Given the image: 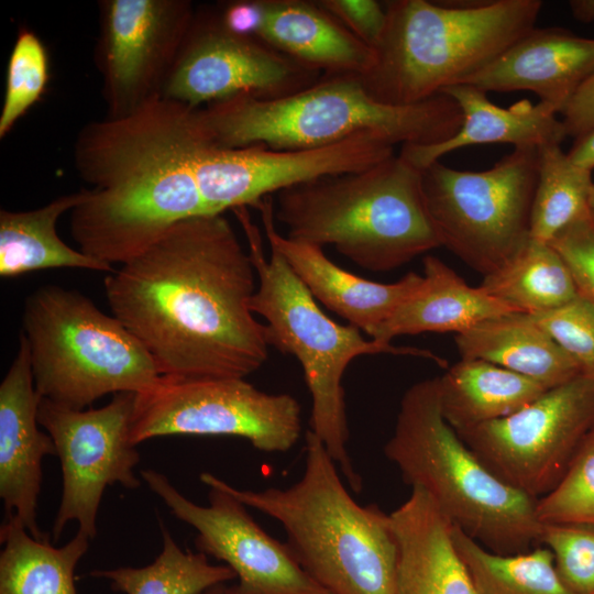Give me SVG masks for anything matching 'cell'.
Listing matches in <instances>:
<instances>
[{
	"label": "cell",
	"mask_w": 594,
	"mask_h": 594,
	"mask_svg": "<svg viewBox=\"0 0 594 594\" xmlns=\"http://www.w3.org/2000/svg\"><path fill=\"white\" fill-rule=\"evenodd\" d=\"M480 286L513 310L529 315L559 308L579 296L561 255L550 243L532 238L501 267L483 276Z\"/></svg>",
	"instance_id": "obj_29"
},
{
	"label": "cell",
	"mask_w": 594,
	"mask_h": 594,
	"mask_svg": "<svg viewBox=\"0 0 594 594\" xmlns=\"http://www.w3.org/2000/svg\"><path fill=\"white\" fill-rule=\"evenodd\" d=\"M536 514L541 524H594V428L583 440L560 483L536 501Z\"/></svg>",
	"instance_id": "obj_34"
},
{
	"label": "cell",
	"mask_w": 594,
	"mask_h": 594,
	"mask_svg": "<svg viewBox=\"0 0 594 594\" xmlns=\"http://www.w3.org/2000/svg\"><path fill=\"white\" fill-rule=\"evenodd\" d=\"M453 541L477 594H573L546 546L502 554L486 549L454 525Z\"/></svg>",
	"instance_id": "obj_31"
},
{
	"label": "cell",
	"mask_w": 594,
	"mask_h": 594,
	"mask_svg": "<svg viewBox=\"0 0 594 594\" xmlns=\"http://www.w3.org/2000/svg\"><path fill=\"white\" fill-rule=\"evenodd\" d=\"M48 55L42 40L32 30H20L7 65L0 111L1 139L41 99L48 81Z\"/></svg>",
	"instance_id": "obj_33"
},
{
	"label": "cell",
	"mask_w": 594,
	"mask_h": 594,
	"mask_svg": "<svg viewBox=\"0 0 594 594\" xmlns=\"http://www.w3.org/2000/svg\"><path fill=\"white\" fill-rule=\"evenodd\" d=\"M201 114L220 146L274 150L316 148L365 132L394 145H431L452 138L463 120L459 105L446 94L388 105L373 98L358 75L322 76L275 99L234 97L202 107Z\"/></svg>",
	"instance_id": "obj_4"
},
{
	"label": "cell",
	"mask_w": 594,
	"mask_h": 594,
	"mask_svg": "<svg viewBox=\"0 0 594 594\" xmlns=\"http://www.w3.org/2000/svg\"><path fill=\"white\" fill-rule=\"evenodd\" d=\"M135 395L117 393L103 407L80 410L41 399L37 420L54 441L63 475L62 498L53 525L55 541L70 521H77L78 530L94 539L107 486H141L134 473L140 453L130 437Z\"/></svg>",
	"instance_id": "obj_13"
},
{
	"label": "cell",
	"mask_w": 594,
	"mask_h": 594,
	"mask_svg": "<svg viewBox=\"0 0 594 594\" xmlns=\"http://www.w3.org/2000/svg\"><path fill=\"white\" fill-rule=\"evenodd\" d=\"M256 272L223 215L174 224L103 282L113 316L162 376L244 378L268 359L265 323L250 308Z\"/></svg>",
	"instance_id": "obj_1"
},
{
	"label": "cell",
	"mask_w": 594,
	"mask_h": 594,
	"mask_svg": "<svg viewBox=\"0 0 594 594\" xmlns=\"http://www.w3.org/2000/svg\"><path fill=\"white\" fill-rule=\"evenodd\" d=\"M86 196L81 189L54 198L28 211L0 210V275L15 277L48 268H85L113 272L112 265L99 262L66 244L56 231L58 219L77 207Z\"/></svg>",
	"instance_id": "obj_26"
},
{
	"label": "cell",
	"mask_w": 594,
	"mask_h": 594,
	"mask_svg": "<svg viewBox=\"0 0 594 594\" xmlns=\"http://www.w3.org/2000/svg\"><path fill=\"white\" fill-rule=\"evenodd\" d=\"M540 543L552 552L557 571L573 594H594V524L544 522Z\"/></svg>",
	"instance_id": "obj_35"
},
{
	"label": "cell",
	"mask_w": 594,
	"mask_h": 594,
	"mask_svg": "<svg viewBox=\"0 0 594 594\" xmlns=\"http://www.w3.org/2000/svg\"><path fill=\"white\" fill-rule=\"evenodd\" d=\"M140 474L170 513L197 531L198 552L224 562L237 582L224 594H329L298 563L286 542L270 536L232 494L207 485L208 505L185 497L153 469Z\"/></svg>",
	"instance_id": "obj_16"
},
{
	"label": "cell",
	"mask_w": 594,
	"mask_h": 594,
	"mask_svg": "<svg viewBox=\"0 0 594 594\" xmlns=\"http://www.w3.org/2000/svg\"><path fill=\"white\" fill-rule=\"evenodd\" d=\"M210 140L200 108L164 97L127 117L84 125L74 165L89 187L70 211L79 251L122 265L174 224L208 215L196 163Z\"/></svg>",
	"instance_id": "obj_2"
},
{
	"label": "cell",
	"mask_w": 594,
	"mask_h": 594,
	"mask_svg": "<svg viewBox=\"0 0 594 594\" xmlns=\"http://www.w3.org/2000/svg\"><path fill=\"white\" fill-rule=\"evenodd\" d=\"M77 531L66 544L34 538L16 516H6L0 527V594H77L75 570L89 548Z\"/></svg>",
	"instance_id": "obj_28"
},
{
	"label": "cell",
	"mask_w": 594,
	"mask_h": 594,
	"mask_svg": "<svg viewBox=\"0 0 594 594\" xmlns=\"http://www.w3.org/2000/svg\"><path fill=\"white\" fill-rule=\"evenodd\" d=\"M593 428L594 378L579 375L458 435L495 474L538 501L560 483Z\"/></svg>",
	"instance_id": "obj_12"
},
{
	"label": "cell",
	"mask_w": 594,
	"mask_h": 594,
	"mask_svg": "<svg viewBox=\"0 0 594 594\" xmlns=\"http://www.w3.org/2000/svg\"><path fill=\"white\" fill-rule=\"evenodd\" d=\"M531 316L576 363L581 375L594 378V306L579 295L559 308Z\"/></svg>",
	"instance_id": "obj_36"
},
{
	"label": "cell",
	"mask_w": 594,
	"mask_h": 594,
	"mask_svg": "<svg viewBox=\"0 0 594 594\" xmlns=\"http://www.w3.org/2000/svg\"><path fill=\"white\" fill-rule=\"evenodd\" d=\"M398 546L394 594H477L453 541V524L413 486L389 514Z\"/></svg>",
	"instance_id": "obj_21"
},
{
	"label": "cell",
	"mask_w": 594,
	"mask_h": 594,
	"mask_svg": "<svg viewBox=\"0 0 594 594\" xmlns=\"http://www.w3.org/2000/svg\"><path fill=\"white\" fill-rule=\"evenodd\" d=\"M42 398L85 409L98 398L142 393L162 377L143 344L87 296L58 285L28 296L22 330Z\"/></svg>",
	"instance_id": "obj_9"
},
{
	"label": "cell",
	"mask_w": 594,
	"mask_h": 594,
	"mask_svg": "<svg viewBox=\"0 0 594 594\" xmlns=\"http://www.w3.org/2000/svg\"><path fill=\"white\" fill-rule=\"evenodd\" d=\"M37 394L26 340L0 384V497L6 516H16L36 539L48 538L36 521L42 462L56 454L52 437L40 429Z\"/></svg>",
	"instance_id": "obj_18"
},
{
	"label": "cell",
	"mask_w": 594,
	"mask_h": 594,
	"mask_svg": "<svg viewBox=\"0 0 594 594\" xmlns=\"http://www.w3.org/2000/svg\"><path fill=\"white\" fill-rule=\"evenodd\" d=\"M233 211L244 229L258 279L250 308L266 321L270 346L299 361L311 396L310 431L323 443L351 490L360 493L362 477L346 449L349 427L342 386L345 369L364 354L414 355L439 364L444 360L425 349L365 340L356 327L330 319L278 252L271 250L266 258L260 231L246 207Z\"/></svg>",
	"instance_id": "obj_8"
},
{
	"label": "cell",
	"mask_w": 594,
	"mask_h": 594,
	"mask_svg": "<svg viewBox=\"0 0 594 594\" xmlns=\"http://www.w3.org/2000/svg\"><path fill=\"white\" fill-rule=\"evenodd\" d=\"M560 116L566 136L574 140L594 129V75L581 85Z\"/></svg>",
	"instance_id": "obj_40"
},
{
	"label": "cell",
	"mask_w": 594,
	"mask_h": 594,
	"mask_svg": "<svg viewBox=\"0 0 594 594\" xmlns=\"http://www.w3.org/2000/svg\"><path fill=\"white\" fill-rule=\"evenodd\" d=\"M566 263L579 295L594 306V221L590 212L549 242Z\"/></svg>",
	"instance_id": "obj_37"
},
{
	"label": "cell",
	"mask_w": 594,
	"mask_h": 594,
	"mask_svg": "<svg viewBox=\"0 0 594 594\" xmlns=\"http://www.w3.org/2000/svg\"><path fill=\"white\" fill-rule=\"evenodd\" d=\"M442 94L457 101L462 112V124L449 140L431 145H403L399 154L422 170L450 152L490 143H506L515 147H541L561 144L566 133L559 112L549 103L534 105L527 99L509 108L490 101L487 92L469 84L446 88Z\"/></svg>",
	"instance_id": "obj_22"
},
{
	"label": "cell",
	"mask_w": 594,
	"mask_h": 594,
	"mask_svg": "<svg viewBox=\"0 0 594 594\" xmlns=\"http://www.w3.org/2000/svg\"><path fill=\"white\" fill-rule=\"evenodd\" d=\"M274 218L289 239L333 245L371 272L398 268L441 246L427 210L421 170L399 153L359 172L277 193Z\"/></svg>",
	"instance_id": "obj_5"
},
{
	"label": "cell",
	"mask_w": 594,
	"mask_h": 594,
	"mask_svg": "<svg viewBox=\"0 0 594 594\" xmlns=\"http://www.w3.org/2000/svg\"><path fill=\"white\" fill-rule=\"evenodd\" d=\"M224 584L216 585L201 594H224L223 593Z\"/></svg>",
	"instance_id": "obj_44"
},
{
	"label": "cell",
	"mask_w": 594,
	"mask_h": 594,
	"mask_svg": "<svg viewBox=\"0 0 594 594\" xmlns=\"http://www.w3.org/2000/svg\"><path fill=\"white\" fill-rule=\"evenodd\" d=\"M162 550L156 559L142 568L121 566L92 570L89 575L109 581L111 588L124 594H201L235 580L226 564H212L201 552L183 550L164 521L158 519Z\"/></svg>",
	"instance_id": "obj_30"
},
{
	"label": "cell",
	"mask_w": 594,
	"mask_h": 594,
	"mask_svg": "<svg viewBox=\"0 0 594 594\" xmlns=\"http://www.w3.org/2000/svg\"><path fill=\"white\" fill-rule=\"evenodd\" d=\"M539 148L515 147L493 167L470 172L435 162L421 170L427 210L440 239L483 276L530 238Z\"/></svg>",
	"instance_id": "obj_10"
},
{
	"label": "cell",
	"mask_w": 594,
	"mask_h": 594,
	"mask_svg": "<svg viewBox=\"0 0 594 594\" xmlns=\"http://www.w3.org/2000/svg\"><path fill=\"white\" fill-rule=\"evenodd\" d=\"M384 453L406 484L422 488L454 526L486 549L514 554L540 543L536 501L495 474L447 422L438 377L404 393Z\"/></svg>",
	"instance_id": "obj_7"
},
{
	"label": "cell",
	"mask_w": 594,
	"mask_h": 594,
	"mask_svg": "<svg viewBox=\"0 0 594 594\" xmlns=\"http://www.w3.org/2000/svg\"><path fill=\"white\" fill-rule=\"evenodd\" d=\"M322 75L255 37L229 32L216 7L196 9L163 97L194 108L240 96L275 99Z\"/></svg>",
	"instance_id": "obj_15"
},
{
	"label": "cell",
	"mask_w": 594,
	"mask_h": 594,
	"mask_svg": "<svg viewBox=\"0 0 594 594\" xmlns=\"http://www.w3.org/2000/svg\"><path fill=\"white\" fill-rule=\"evenodd\" d=\"M317 2L371 48L380 41L386 24L384 3L376 0H317Z\"/></svg>",
	"instance_id": "obj_38"
},
{
	"label": "cell",
	"mask_w": 594,
	"mask_h": 594,
	"mask_svg": "<svg viewBox=\"0 0 594 594\" xmlns=\"http://www.w3.org/2000/svg\"><path fill=\"white\" fill-rule=\"evenodd\" d=\"M305 469L287 488L239 490L199 475L277 520L301 568L329 594H394L398 546L389 514L359 505L320 439L306 432Z\"/></svg>",
	"instance_id": "obj_3"
},
{
	"label": "cell",
	"mask_w": 594,
	"mask_h": 594,
	"mask_svg": "<svg viewBox=\"0 0 594 594\" xmlns=\"http://www.w3.org/2000/svg\"><path fill=\"white\" fill-rule=\"evenodd\" d=\"M568 156L575 165L588 170L594 169V129L574 140Z\"/></svg>",
	"instance_id": "obj_41"
},
{
	"label": "cell",
	"mask_w": 594,
	"mask_h": 594,
	"mask_svg": "<svg viewBox=\"0 0 594 594\" xmlns=\"http://www.w3.org/2000/svg\"><path fill=\"white\" fill-rule=\"evenodd\" d=\"M220 22L231 33L255 37L263 21V0H234L216 6Z\"/></svg>",
	"instance_id": "obj_39"
},
{
	"label": "cell",
	"mask_w": 594,
	"mask_h": 594,
	"mask_svg": "<svg viewBox=\"0 0 594 594\" xmlns=\"http://www.w3.org/2000/svg\"><path fill=\"white\" fill-rule=\"evenodd\" d=\"M386 24L358 75L376 100L407 106L428 100L484 68L536 26L540 0L442 3L384 2Z\"/></svg>",
	"instance_id": "obj_6"
},
{
	"label": "cell",
	"mask_w": 594,
	"mask_h": 594,
	"mask_svg": "<svg viewBox=\"0 0 594 594\" xmlns=\"http://www.w3.org/2000/svg\"><path fill=\"white\" fill-rule=\"evenodd\" d=\"M256 208L271 250L278 252L315 299L367 333L378 328L421 285L424 276L409 272L395 283H377L358 276L333 263L321 246L278 233L274 200L264 198Z\"/></svg>",
	"instance_id": "obj_19"
},
{
	"label": "cell",
	"mask_w": 594,
	"mask_h": 594,
	"mask_svg": "<svg viewBox=\"0 0 594 594\" xmlns=\"http://www.w3.org/2000/svg\"><path fill=\"white\" fill-rule=\"evenodd\" d=\"M94 61L108 118L163 97L195 18L189 0H101Z\"/></svg>",
	"instance_id": "obj_14"
},
{
	"label": "cell",
	"mask_w": 594,
	"mask_h": 594,
	"mask_svg": "<svg viewBox=\"0 0 594 594\" xmlns=\"http://www.w3.org/2000/svg\"><path fill=\"white\" fill-rule=\"evenodd\" d=\"M256 38L322 76L362 75L373 50L351 34L318 2L263 0Z\"/></svg>",
	"instance_id": "obj_23"
},
{
	"label": "cell",
	"mask_w": 594,
	"mask_h": 594,
	"mask_svg": "<svg viewBox=\"0 0 594 594\" xmlns=\"http://www.w3.org/2000/svg\"><path fill=\"white\" fill-rule=\"evenodd\" d=\"M438 380L442 415L457 432L509 416L547 391L525 376L476 359H461Z\"/></svg>",
	"instance_id": "obj_27"
},
{
	"label": "cell",
	"mask_w": 594,
	"mask_h": 594,
	"mask_svg": "<svg viewBox=\"0 0 594 594\" xmlns=\"http://www.w3.org/2000/svg\"><path fill=\"white\" fill-rule=\"evenodd\" d=\"M422 264L421 285L378 328L373 340L388 344L394 338L406 334H458L485 319L517 312L481 286H470L439 257L427 255Z\"/></svg>",
	"instance_id": "obj_24"
},
{
	"label": "cell",
	"mask_w": 594,
	"mask_h": 594,
	"mask_svg": "<svg viewBox=\"0 0 594 594\" xmlns=\"http://www.w3.org/2000/svg\"><path fill=\"white\" fill-rule=\"evenodd\" d=\"M593 184L592 170L575 165L561 144L539 147L530 238L549 243L563 229L587 215Z\"/></svg>",
	"instance_id": "obj_32"
},
{
	"label": "cell",
	"mask_w": 594,
	"mask_h": 594,
	"mask_svg": "<svg viewBox=\"0 0 594 594\" xmlns=\"http://www.w3.org/2000/svg\"><path fill=\"white\" fill-rule=\"evenodd\" d=\"M569 7L572 15L579 21L594 22V0H572Z\"/></svg>",
	"instance_id": "obj_42"
},
{
	"label": "cell",
	"mask_w": 594,
	"mask_h": 594,
	"mask_svg": "<svg viewBox=\"0 0 594 594\" xmlns=\"http://www.w3.org/2000/svg\"><path fill=\"white\" fill-rule=\"evenodd\" d=\"M461 359L483 360L549 389L581 375L576 363L525 312L485 319L455 334Z\"/></svg>",
	"instance_id": "obj_25"
},
{
	"label": "cell",
	"mask_w": 594,
	"mask_h": 594,
	"mask_svg": "<svg viewBox=\"0 0 594 594\" xmlns=\"http://www.w3.org/2000/svg\"><path fill=\"white\" fill-rule=\"evenodd\" d=\"M395 145L370 132L306 150L263 145L224 147L209 141L196 163L208 215L255 207L273 193L323 177L369 168L395 154Z\"/></svg>",
	"instance_id": "obj_17"
},
{
	"label": "cell",
	"mask_w": 594,
	"mask_h": 594,
	"mask_svg": "<svg viewBox=\"0 0 594 594\" xmlns=\"http://www.w3.org/2000/svg\"><path fill=\"white\" fill-rule=\"evenodd\" d=\"M300 433V405L292 395L262 392L244 378L162 376L135 395L130 428L136 446L170 435L234 436L264 452L290 450Z\"/></svg>",
	"instance_id": "obj_11"
},
{
	"label": "cell",
	"mask_w": 594,
	"mask_h": 594,
	"mask_svg": "<svg viewBox=\"0 0 594 594\" xmlns=\"http://www.w3.org/2000/svg\"><path fill=\"white\" fill-rule=\"evenodd\" d=\"M588 212L592 220L594 221V184L592 186L590 197H588Z\"/></svg>",
	"instance_id": "obj_43"
},
{
	"label": "cell",
	"mask_w": 594,
	"mask_h": 594,
	"mask_svg": "<svg viewBox=\"0 0 594 594\" xmlns=\"http://www.w3.org/2000/svg\"><path fill=\"white\" fill-rule=\"evenodd\" d=\"M594 75V38L562 28L535 26L493 62L468 77L469 84L490 92L528 90L560 113Z\"/></svg>",
	"instance_id": "obj_20"
}]
</instances>
